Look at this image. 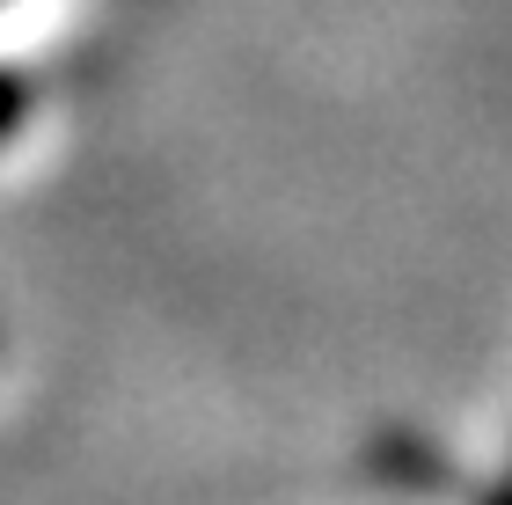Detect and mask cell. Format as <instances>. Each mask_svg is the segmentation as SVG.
Instances as JSON below:
<instances>
[{
    "label": "cell",
    "instance_id": "cell-1",
    "mask_svg": "<svg viewBox=\"0 0 512 505\" xmlns=\"http://www.w3.org/2000/svg\"><path fill=\"white\" fill-rule=\"evenodd\" d=\"M374 469L388 476V484H425V491L454 484V469L439 462L425 440H410V432H381V440H374Z\"/></svg>",
    "mask_w": 512,
    "mask_h": 505
},
{
    "label": "cell",
    "instance_id": "cell-2",
    "mask_svg": "<svg viewBox=\"0 0 512 505\" xmlns=\"http://www.w3.org/2000/svg\"><path fill=\"white\" fill-rule=\"evenodd\" d=\"M30 118V81L15 66H0V140H15V125Z\"/></svg>",
    "mask_w": 512,
    "mask_h": 505
},
{
    "label": "cell",
    "instance_id": "cell-3",
    "mask_svg": "<svg viewBox=\"0 0 512 505\" xmlns=\"http://www.w3.org/2000/svg\"><path fill=\"white\" fill-rule=\"evenodd\" d=\"M483 505H505V498H498V491H483Z\"/></svg>",
    "mask_w": 512,
    "mask_h": 505
}]
</instances>
